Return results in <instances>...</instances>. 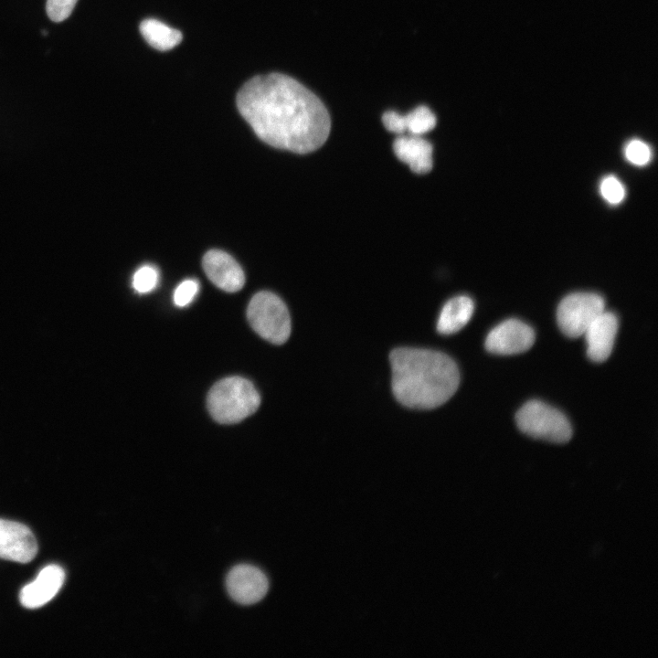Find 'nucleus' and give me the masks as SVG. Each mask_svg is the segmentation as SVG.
<instances>
[{
	"label": "nucleus",
	"mask_w": 658,
	"mask_h": 658,
	"mask_svg": "<svg viewBox=\"0 0 658 658\" xmlns=\"http://www.w3.org/2000/svg\"><path fill=\"white\" fill-rule=\"evenodd\" d=\"M518 428L526 435L554 443H565L572 436L568 419L558 409L538 400L526 402L516 413Z\"/></svg>",
	"instance_id": "5"
},
{
	"label": "nucleus",
	"mask_w": 658,
	"mask_h": 658,
	"mask_svg": "<svg viewBox=\"0 0 658 658\" xmlns=\"http://www.w3.org/2000/svg\"><path fill=\"white\" fill-rule=\"evenodd\" d=\"M158 280L157 270L151 265H143L134 273L133 287L137 292L147 293L156 287Z\"/></svg>",
	"instance_id": "17"
},
{
	"label": "nucleus",
	"mask_w": 658,
	"mask_h": 658,
	"mask_svg": "<svg viewBox=\"0 0 658 658\" xmlns=\"http://www.w3.org/2000/svg\"><path fill=\"white\" fill-rule=\"evenodd\" d=\"M474 311L473 301L466 295L450 299L442 307L437 330L441 334H451L462 329L470 321Z\"/></svg>",
	"instance_id": "15"
},
{
	"label": "nucleus",
	"mask_w": 658,
	"mask_h": 658,
	"mask_svg": "<svg viewBox=\"0 0 658 658\" xmlns=\"http://www.w3.org/2000/svg\"><path fill=\"white\" fill-rule=\"evenodd\" d=\"M600 192L602 197L611 205L620 204L625 197V188L614 175H608L601 180Z\"/></svg>",
	"instance_id": "19"
},
{
	"label": "nucleus",
	"mask_w": 658,
	"mask_h": 658,
	"mask_svg": "<svg viewBox=\"0 0 658 658\" xmlns=\"http://www.w3.org/2000/svg\"><path fill=\"white\" fill-rule=\"evenodd\" d=\"M247 318L253 330L265 340L281 345L291 334V318L285 303L270 292H260L250 300Z\"/></svg>",
	"instance_id": "4"
},
{
	"label": "nucleus",
	"mask_w": 658,
	"mask_h": 658,
	"mask_svg": "<svg viewBox=\"0 0 658 658\" xmlns=\"http://www.w3.org/2000/svg\"><path fill=\"white\" fill-rule=\"evenodd\" d=\"M534 342L535 332L531 326L517 319H508L489 332L485 348L496 355H515L527 351Z\"/></svg>",
	"instance_id": "7"
},
{
	"label": "nucleus",
	"mask_w": 658,
	"mask_h": 658,
	"mask_svg": "<svg viewBox=\"0 0 658 658\" xmlns=\"http://www.w3.org/2000/svg\"><path fill=\"white\" fill-rule=\"evenodd\" d=\"M65 572L58 565L44 568L36 579L25 586L19 596L21 604L27 609H37L49 602L60 590Z\"/></svg>",
	"instance_id": "12"
},
{
	"label": "nucleus",
	"mask_w": 658,
	"mask_h": 658,
	"mask_svg": "<svg viewBox=\"0 0 658 658\" xmlns=\"http://www.w3.org/2000/svg\"><path fill=\"white\" fill-rule=\"evenodd\" d=\"M605 310L604 299L593 292H574L558 304L557 324L568 337L577 338L585 333L593 320Z\"/></svg>",
	"instance_id": "6"
},
{
	"label": "nucleus",
	"mask_w": 658,
	"mask_h": 658,
	"mask_svg": "<svg viewBox=\"0 0 658 658\" xmlns=\"http://www.w3.org/2000/svg\"><path fill=\"white\" fill-rule=\"evenodd\" d=\"M227 590L236 602L250 605L260 601L269 589L266 575L257 567L239 564L227 575Z\"/></svg>",
	"instance_id": "8"
},
{
	"label": "nucleus",
	"mask_w": 658,
	"mask_h": 658,
	"mask_svg": "<svg viewBox=\"0 0 658 658\" xmlns=\"http://www.w3.org/2000/svg\"><path fill=\"white\" fill-rule=\"evenodd\" d=\"M382 122L387 131L398 135L407 132L409 135L422 136L435 127L437 119L429 107L420 105L406 115L387 111L382 116Z\"/></svg>",
	"instance_id": "13"
},
{
	"label": "nucleus",
	"mask_w": 658,
	"mask_h": 658,
	"mask_svg": "<svg viewBox=\"0 0 658 658\" xmlns=\"http://www.w3.org/2000/svg\"><path fill=\"white\" fill-rule=\"evenodd\" d=\"M619 321L611 312L603 311L589 325L583 334L587 344V355L590 360L600 363L610 356Z\"/></svg>",
	"instance_id": "11"
},
{
	"label": "nucleus",
	"mask_w": 658,
	"mask_h": 658,
	"mask_svg": "<svg viewBox=\"0 0 658 658\" xmlns=\"http://www.w3.org/2000/svg\"><path fill=\"white\" fill-rule=\"evenodd\" d=\"M202 265L209 281L225 292H238L245 283L241 267L232 256L223 250L207 251L203 257Z\"/></svg>",
	"instance_id": "10"
},
{
	"label": "nucleus",
	"mask_w": 658,
	"mask_h": 658,
	"mask_svg": "<svg viewBox=\"0 0 658 658\" xmlns=\"http://www.w3.org/2000/svg\"><path fill=\"white\" fill-rule=\"evenodd\" d=\"M37 553V540L23 524L0 519V557L18 563H28Z\"/></svg>",
	"instance_id": "9"
},
{
	"label": "nucleus",
	"mask_w": 658,
	"mask_h": 658,
	"mask_svg": "<svg viewBox=\"0 0 658 658\" xmlns=\"http://www.w3.org/2000/svg\"><path fill=\"white\" fill-rule=\"evenodd\" d=\"M198 292V282L195 280L182 281L175 290L174 302L179 307L190 303Z\"/></svg>",
	"instance_id": "21"
},
{
	"label": "nucleus",
	"mask_w": 658,
	"mask_h": 658,
	"mask_svg": "<svg viewBox=\"0 0 658 658\" xmlns=\"http://www.w3.org/2000/svg\"><path fill=\"white\" fill-rule=\"evenodd\" d=\"M393 150L396 156L416 174H426L432 168L433 147L422 136L398 135L393 143Z\"/></svg>",
	"instance_id": "14"
},
{
	"label": "nucleus",
	"mask_w": 658,
	"mask_h": 658,
	"mask_svg": "<svg viewBox=\"0 0 658 658\" xmlns=\"http://www.w3.org/2000/svg\"><path fill=\"white\" fill-rule=\"evenodd\" d=\"M260 404L254 385L240 377H230L217 382L209 390L207 405L212 418L222 424L241 421L253 414Z\"/></svg>",
	"instance_id": "3"
},
{
	"label": "nucleus",
	"mask_w": 658,
	"mask_h": 658,
	"mask_svg": "<svg viewBox=\"0 0 658 658\" xmlns=\"http://www.w3.org/2000/svg\"><path fill=\"white\" fill-rule=\"evenodd\" d=\"M392 391L411 409L437 408L456 392L460 373L447 355L429 349L400 347L389 355Z\"/></svg>",
	"instance_id": "2"
},
{
	"label": "nucleus",
	"mask_w": 658,
	"mask_h": 658,
	"mask_svg": "<svg viewBox=\"0 0 658 658\" xmlns=\"http://www.w3.org/2000/svg\"><path fill=\"white\" fill-rule=\"evenodd\" d=\"M241 116L267 144L308 154L327 140L331 120L322 101L295 79L279 72L249 80L236 98Z\"/></svg>",
	"instance_id": "1"
},
{
	"label": "nucleus",
	"mask_w": 658,
	"mask_h": 658,
	"mask_svg": "<svg viewBox=\"0 0 658 658\" xmlns=\"http://www.w3.org/2000/svg\"><path fill=\"white\" fill-rule=\"evenodd\" d=\"M139 28L146 42L154 48L162 51L172 49L183 37L179 30L154 18L142 21Z\"/></svg>",
	"instance_id": "16"
},
{
	"label": "nucleus",
	"mask_w": 658,
	"mask_h": 658,
	"mask_svg": "<svg viewBox=\"0 0 658 658\" xmlns=\"http://www.w3.org/2000/svg\"><path fill=\"white\" fill-rule=\"evenodd\" d=\"M624 155L632 164L643 166L652 159L650 146L639 139H632L625 145Z\"/></svg>",
	"instance_id": "18"
},
{
	"label": "nucleus",
	"mask_w": 658,
	"mask_h": 658,
	"mask_svg": "<svg viewBox=\"0 0 658 658\" xmlns=\"http://www.w3.org/2000/svg\"><path fill=\"white\" fill-rule=\"evenodd\" d=\"M78 0H47L46 11L54 22H62L72 13Z\"/></svg>",
	"instance_id": "20"
}]
</instances>
